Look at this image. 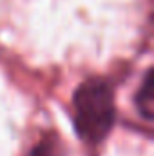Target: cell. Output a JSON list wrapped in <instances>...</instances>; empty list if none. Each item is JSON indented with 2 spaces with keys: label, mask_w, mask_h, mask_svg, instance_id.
<instances>
[{
  "label": "cell",
  "mask_w": 154,
  "mask_h": 156,
  "mask_svg": "<svg viewBox=\"0 0 154 156\" xmlns=\"http://www.w3.org/2000/svg\"><path fill=\"white\" fill-rule=\"evenodd\" d=\"M29 156H65L56 134H47L31 149Z\"/></svg>",
  "instance_id": "cell-3"
},
{
  "label": "cell",
  "mask_w": 154,
  "mask_h": 156,
  "mask_svg": "<svg viewBox=\"0 0 154 156\" xmlns=\"http://www.w3.org/2000/svg\"><path fill=\"white\" fill-rule=\"evenodd\" d=\"M75 129L89 144H100L111 133L116 118L114 91L103 78L82 82L73 96Z\"/></svg>",
  "instance_id": "cell-1"
},
{
  "label": "cell",
  "mask_w": 154,
  "mask_h": 156,
  "mask_svg": "<svg viewBox=\"0 0 154 156\" xmlns=\"http://www.w3.org/2000/svg\"><path fill=\"white\" fill-rule=\"evenodd\" d=\"M136 107L140 111V115L145 120H152L154 118V76H152V67L147 69L145 78L142 87L136 93Z\"/></svg>",
  "instance_id": "cell-2"
}]
</instances>
